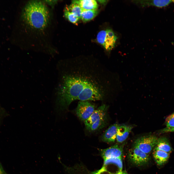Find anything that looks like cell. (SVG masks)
Masks as SVG:
<instances>
[{
  "instance_id": "obj_12",
  "label": "cell",
  "mask_w": 174,
  "mask_h": 174,
  "mask_svg": "<svg viewBox=\"0 0 174 174\" xmlns=\"http://www.w3.org/2000/svg\"><path fill=\"white\" fill-rule=\"evenodd\" d=\"M133 127L123 125H119L117 130L116 140L117 142L122 143L127 138Z\"/></svg>"
},
{
  "instance_id": "obj_1",
  "label": "cell",
  "mask_w": 174,
  "mask_h": 174,
  "mask_svg": "<svg viewBox=\"0 0 174 174\" xmlns=\"http://www.w3.org/2000/svg\"><path fill=\"white\" fill-rule=\"evenodd\" d=\"M58 87L55 109L59 112L73 101L102 100L107 91L105 69L98 60H68Z\"/></svg>"
},
{
  "instance_id": "obj_2",
  "label": "cell",
  "mask_w": 174,
  "mask_h": 174,
  "mask_svg": "<svg viewBox=\"0 0 174 174\" xmlns=\"http://www.w3.org/2000/svg\"><path fill=\"white\" fill-rule=\"evenodd\" d=\"M21 17L25 36L29 40L38 42L43 41L47 37L51 28L52 17L44 2L40 0L28 2L23 8Z\"/></svg>"
},
{
  "instance_id": "obj_6",
  "label": "cell",
  "mask_w": 174,
  "mask_h": 174,
  "mask_svg": "<svg viewBox=\"0 0 174 174\" xmlns=\"http://www.w3.org/2000/svg\"><path fill=\"white\" fill-rule=\"evenodd\" d=\"M128 157L133 164L138 166L147 164L149 160V155L143 152L134 146L128 153Z\"/></svg>"
},
{
  "instance_id": "obj_23",
  "label": "cell",
  "mask_w": 174,
  "mask_h": 174,
  "mask_svg": "<svg viewBox=\"0 0 174 174\" xmlns=\"http://www.w3.org/2000/svg\"><path fill=\"white\" fill-rule=\"evenodd\" d=\"M0 174H7L0 164Z\"/></svg>"
},
{
  "instance_id": "obj_17",
  "label": "cell",
  "mask_w": 174,
  "mask_h": 174,
  "mask_svg": "<svg viewBox=\"0 0 174 174\" xmlns=\"http://www.w3.org/2000/svg\"><path fill=\"white\" fill-rule=\"evenodd\" d=\"M106 116L102 117L92 123L87 129L90 131H93L104 127L106 124Z\"/></svg>"
},
{
  "instance_id": "obj_5",
  "label": "cell",
  "mask_w": 174,
  "mask_h": 174,
  "mask_svg": "<svg viewBox=\"0 0 174 174\" xmlns=\"http://www.w3.org/2000/svg\"><path fill=\"white\" fill-rule=\"evenodd\" d=\"M122 158L104 160L102 168L110 174H122L123 167Z\"/></svg>"
},
{
  "instance_id": "obj_3",
  "label": "cell",
  "mask_w": 174,
  "mask_h": 174,
  "mask_svg": "<svg viewBox=\"0 0 174 174\" xmlns=\"http://www.w3.org/2000/svg\"><path fill=\"white\" fill-rule=\"evenodd\" d=\"M118 37L111 29L100 31L97 36L98 42L108 51H110L115 47Z\"/></svg>"
},
{
  "instance_id": "obj_10",
  "label": "cell",
  "mask_w": 174,
  "mask_h": 174,
  "mask_svg": "<svg viewBox=\"0 0 174 174\" xmlns=\"http://www.w3.org/2000/svg\"><path fill=\"white\" fill-rule=\"evenodd\" d=\"M119 125L115 123L109 127L103 134L102 138L103 141L107 143L114 142L116 139V134Z\"/></svg>"
},
{
  "instance_id": "obj_15",
  "label": "cell",
  "mask_w": 174,
  "mask_h": 174,
  "mask_svg": "<svg viewBox=\"0 0 174 174\" xmlns=\"http://www.w3.org/2000/svg\"><path fill=\"white\" fill-rule=\"evenodd\" d=\"M72 3L78 4L82 9L86 10H96L98 8L97 3L94 0H75Z\"/></svg>"
},
{
  "instance_id": "obj_16",
  "label": "cell",
  "mask_w": 174,
  "mask_h": 174,
  "mask_svg": "<svg viewBox=\"0 0 174 174\" xmlns=\"http://www.w3.org/2000/svg\"><path fill=\"white\" fill-rule=\"evenodd\" d=\"M97 9L86 10L82 9L81 19L84 22L88 21L94 18L98 14Z\"/></svg>"
},
{
  "instance_id": "obj_9",
  "label": "cell",
  "mask_w": 174,
  "mask_h": 174,
  "mask_svg": "<svg viewBox=\"0 0 174 174\" xmlns=\"http://www.w3.org/2000/svg\"><path fill=\"white\" fill-rule=\"evenodd\" d=\"M107 109V106L103 104L95 110L90 117L84 121L86 128L100 118L105 116Z\"/></svg>"
},
{
  "instance_id": "obj_7",
  "label": "cell",
  "mask_w": 174,
  "mask_h": 174,
  "mask_svg": "<svg viewBox=\"0 0 174 174\" xmlns=\"http://www.w3.org/2000/svg\"><path fill=\"white\" fill-rule=\"evenodd\" d=\"M95 110L94 105L88 101H80L76 109V112L82 121L87 119Z\"/></svg>"
},
{
  "instance_id": "obj_19",
  "label": "cell",
  "mask_w": 174,
  "mask_h": 174,
  "mask_svg": "<svg viewBox=\"0 0 174 174\" xmlns=\"http://www.w3.org/2000/svg\"><path fill=\"white\" fill-rule=\"evenodd\" d=\"M64 15L65 17L69 21L74 24L77 23L79 19L72 12L65 8L64 10Z\"/></svg>"
},
{
  "instance_id": "obj_25",
  "label": "cell",
  "mask_w": 174,
  "mask_h": 174,
  "mask_svg": "<svg viewBox=\"0 0 174 174\" xmlns=\"http://www.w3.org/2000/svg\"><path fill=\"white\" fill-rule=\"evenodd\" d=\"M122 174H128L125 171H122Z\"/></svg>"
},
{
  "instance_id": "obj_22",
  "label": "cell",
  "mask_w": 174,
  "mask_h": 174,
  "mask_svg": "<svg viewBox=\"0 0 174 174\" xmlns=\"http://www.w3.org/2000/svg\"><path fill=\"white\" fill-rule=\"evenodd\" d=\"M161 132L162 133L174 132V127L171 128L166 127L161 130Z\"/></svg>"
},
{
  "instance_id": "obj_8",
  "label": "cell",
  "mask_w": 174,
  "mask_h": 174,
  "mask_svg": "<svg viewBox=\"0 0 174 174\" xmlns=\"http://www.w3.org/2000/svg\"><path fill=\"white\" fill-rule=\"evenodd\" d=\"M101 154L104 160L112 158H122L123 154V146L116 145L101 150Z\"/></svg>"
},
{
  "instance_id": "obj_21",
  "label": "cell",
  "mask_w": 174,
  "mask_h": 174,
  "mask_svg": "<svg viewBox=\"0 0 174 174\" xmlns=\"http://www.w3.org/2000/svg\"><path fill=\"white\" fill-rule=\"evenodd\" d=\"M8 114L6 110L0 105V126L4 118L7 116Z\"/></svg>"
},
{
  "instance_id": "obj_20",
  "label": "cell",
  "mask_w": 174,
  "mask_h": 174,
  "mask_svg": "<svg viewBox=\"0 0 174 174\" xmlns=\"http://www.w3.org/2000/svg\"><path fill=\"white\" fill-rule=\"evenodd\" d=\"M165 123L166 128L174 127V112L166 118Z\"/></svg>"
},
{
  "instance_id": "obj_18",
  "label": "cell",
  "mask_w": 174,
  "mask_h": 174,
  "mask_svg": "<svg viewBox=\"0 0 174 174\" xmlns=\"http://www.w3.org/2000/svg\"><path fill=\"white\" fill-rule=\"evenodd\" d=\"M65 8L77 17L79 19H81L82 9L79 5L72 3L69 6H66Z\"/></svg>"
},
{
  "instance_id": "obj_13",
  "label": "cell",
  "mask_w": 174,
  "mask_h": 174,
  "mask_svg": "<svg viewBox=\"0 0 174 174\" xmlns=\"http://www.w3.org/2000/svg\"><path fill=\"white\" fill-rule=\"evenodd\" d=\"M170 154L159 150L154 149L153 155L157 164L159 166H163L168 161Z\"/></svg>"
},
{
  "instance_id": "obj_26",
  "label": "cell",
  "mask_w": 174,
  "mask_h": 174,
  "mask_svg": "<svg viewBox=\"0 0 174 174\" xmlns=\"http://www.w3.org/2000/svg\"><path fill=\"white\" fill-rule=\"evenodd\" d=\"M173 2H174V0H172Z\"/></svg>"
},
{
  "instance_id": "obj_11",
  "label": "cell",
  "mask_w": 174,
  "mask_h": 174,
  "mask_svg": "<svg viewBox=\"0 0 174 174\" xmlns=\"http://www.w3.org/2000/svg\"><path fill=\"white\" fill-rule=\"evenodd\" d=\"M134 3L142 7L150 6L162 7L168 6L173 2L172 0H137L133 1Z\"/></svg>"
},
{
  "instance_id": "obj_14",
  "label": "cell",
  "mask_w": 174,
  "mask_h": 174,
  "mask_svg": "<svg viewBox=\"0 0 174 174\" xmlns=\"http://www.w3.org/2000/svg\"><path fill=\"white\" fill-rule=\"evenodd\" d=\"M154 149L162 151L169 154L172 150L169 141L164 137L158 138L157 143Z\"/></svg>"
},
{
  "instance_id": "obj_4",
  "label": "cell",
  "mask_w": 174,
  "mask_h": 174,
  "mask_svg": "<svg viewBox=\"0 0 174 174\" xmlns=\"http://www.w3.org/2000/svg\"><path fill=\"white\" fill-rule=\"evenodd\" d=\"M158 139L156 136L153 135L143 136L136 140L134 146L149 155L156 145Z\"/></svg>"
},
{
  "instance_id": "obj_24",
  "label": "cell",
  "mask_w": 174,
  "mask_h": 174,
  "mask_svg": "<svg viewBox=\"0 0 174 174\" xmlns=\"http://www.w3.org/2000/svg\"><path fill=\"white\" fill-rule=\"evenodd\" d=\"M98 1H99V2L102 3H105L106 2H107V0H98Z\"/></svg>"
}]
</instances>
